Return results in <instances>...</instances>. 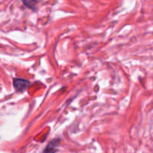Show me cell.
Here are the masks:
<instances>
[{"label": "cell", "instance_id": "obj_1", "mask_svg": "<svg viewBox=\"0 0 153 153\" xmlns=\"http://www.w3.org/2000/svg\"><path fill=\"white\" fill-rule=\"evenodd\" d=\"M30 85V82L22 79H13V87L19 93H22L26 91Z\"/></svg>", "mask_w": 153, "mask_h": 153}, {"label": "cell", "instance_id": "obj_3", "mask_svg": "<svg viewBox=\"0 0 153 153\" xmlns=\"http://www.w3.org/2000/svg\"><path fill=\"white\" fill-rule=\"evenodd\" d=\"M22 2L27 7L33 10H35L38 1L37 0H22Z\"/></svg>", "mask_w": 153, "mask_h": 153}, {"label": "cell", "instance_id": "obj_2", "mask_svg": "<svg viewBox=\"0 0 153 153\" xmlns=\"http://www.w3.org/2000/svg\"><path fill=\"white\" fill-rule=\"evenodd\" d=\"M60 141L61 140L58 138L55 139V140H52V141L49 142V144L47 145V146L46 147V149L43 150V153H55L58 151L57 147L58 146V145L60 144Z\"/></svg>", "mask_w": 153, "mask_h": 153}]
</instances>
